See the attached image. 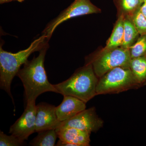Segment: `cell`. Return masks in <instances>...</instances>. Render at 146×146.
<instances>
[{"instance_id":"obj_1","label":"cell","mask_w":146,"mask_h":146,"mask_svg":"<svg viewBox=\"0 0 146 146\" xmlns=\"http://www.w3.org/2000/svg\"><path fill=\"white\" fill-rule=\"evenodd\" d=\"M49 45L39 51L37 57L27 60L17 74L24 88V96L26 104L35 102L37 97L47 92L58 94V91L48 80L44 68L45 56Z\"/></svg>"},{"instance_id":"obj_2","label":"cell","mask_w":146,"mask_h":146,"mask_svg":"<svg viewBox=\"0 0 146 146\" xmlns=\"http://www.w3.org/2000/svg\"><path fill=\"white\" fill-rule=\"evenodd\" d=\"M49 39L45 35L35 40L26 49L13 53L6 51L0 48V87L5 91L14 100L11 87L12 80L21 69L28 60L29 56L35 52L39 51L45 46L48 44Z\"/></svg>"},{"instance_id":"obj_3","label":"cell","mask_w":146,"mask_h":146,"mask_svg":"<svg viewBox=\"0 0 146 146\" xmlns=\"http://www.w3.org/2000/svg\"><path fill=\"white\" fill-rule=\"evenodd\" d=\"M99 78L92 65L86 63L70 78L54 84L58 94L64 96L75 97L86 103L97 96L96 87Z\"/></svg>"},{"instance_id":"obj_4","label":"cell","mask_w":146,"mask_h":146,"mask_svg":"<svg viewBox=\"0 0 146 146\" xmlns=\"http://www.w3.org/2000/svg\"><path fill=\"white\" fill-rule=\"evenodd\" d=\"M139 88L130 68L117 67L99 78L96 87L97 96L119 94Z\"/></svg>"},{"instance_id":"obj_5","label":"cell","mask_w":146,"mask_h":146,"mask_svg":"<svg viewBox=\"0 0 146 146\" xmlns=\"http://www.w3.org/2000/svg\"><path fill=\"white\" fill-rule=\"evenodd\" d=\"M131 58L129 49L122 47L111 49H102L98 52L87 58L86 63L92 65L98 78L114 68L119 67H128Z\"/></svg>"},{"instance_id":"obj_6","label":"cell","mask_w":146,"mask_h":146,"mask_svg":"<svg viewBox=\"0 0 146 146\" xmlns=\"http://www.w3.org/2000/svg\"><path fill=\"white\" fill-rule=\"evenodd\" d=\"M101 10L93 4L90 0H74L57 17L50 21L42 32L50 40L58 25L71 18L83 15L101 13Z\"/></svg>"},{"instance_id":"obj_7","label":"cell","mask_w":146,"mask_h":146,"mask_svg":"<svg viewBox=\"0 0 146 146\" xmlns=\"http://www.w3.org/2000/svg\"><path fill=\"white\" fill-rule=\"evenodd\" d=\"M103 121L97 115L95 108L84 110L74 117L61 122L58 128L73 127L89 133L96 132L103 126Z\"/></svg>"},{"instance_id":"obj_8","label":"cell","mask_w":146,"mask_h":146,"mask_svg":"<svg viewBox=\"0 0 146 146\" xmlns=\"http://www.w3.org/2000/svg\"><path fill=\"white\" fill-rule=\"evenodd\" d=\"M36 117L35 102L27 104L25 111L21 117L10 127L9 133L25 142L29 136L35 132Z\"/></svg>"},{"instance_id":"obj_9","label":"cell","mask_w":146,"mask_h":146,"mask_svg":"<svg viewBox=\"0 0 146 146\" xmlns=\"http://www.w3.org/2000/svg\"><path fill=\"white\" fill-rule=\"evenodd\" d=\"M54 106L40 103L36 105L35 132L49 129H56L61 122L58 119Z\"/></svg>"},{"instance_id":"obj_10","label":"cell","mask_w":146,"mask_h":146,"mask_svg":"<svg viewBox=\"0 0 146 146\" xmlns=\"http://www.w3.org/2000/svg\"><path fill=\"white\" fill-rule=\"evenodd\" d=\"M86 104L75 97L64 96L61 103L56 107V113L58 119L63 122L74 117L86 109Z\"/></svg>"},{"instance_id":"obj_11","label":"cell","mask_w":146,"mask_h":146,"mask_svg":"<svg viewBox=\"0 0 146 146\" xmlns=\"http://www.w3.org/2000/svg\"><path fill=\"white\" fill-rule=\"evenodd\" d=\"M59 140L76 146H90L91 133L73 127L58 128L56 129Z\"/></svg>"},{"instance_id":"obj_12","label":"cell","mask_w":146,"mask_h":146,"mask_svg":"<svg viewBox=\"0 0 146 146\" xmlns=\"http://www.w3.org/2000/svg\"><path fill=\"white\" fill-rule=\"evenodd\" d=\"M129 68L141 88L146 85V55L131 58Z\"/></svg>"},{"instance_id":"obj_13","label":"cell","mask_w":146,"mask_h":146,"mask_svg":"<svg viewBox=\"0 0 146 146\" xmlns=\"http://www.w3.org/2000/svg\"><path fill=\"white\" fill-rule=\"evenodd\" d=\"M124 18L123 14L118 16L111 36L103 50L111 49L121 46L123 39Z\"/></svg>"},{"instance_id":"obj_14","label":"cell","mask_w":146,"mask_h":146,"mask_svg":"<svg viewBox=\"0 0 146 146\" xmlns=\"http://www.w3.org/2000/svg\"><path fill=\"white\" fill-rule=\"evenodd\" d=\"M117 10L118 16L131 17L140 8L144 0H113Z\"/></svg>"},{"instance_id":"obj_15","label":"cell","mask_w":146,"mask_h":146,"mask_svg":"<svg viewBox=\"0 0 146 146\" xmlns=\"http://www.w3.org/2000/svg\"><path fill=\"white\" fill-rule=\"evenodd\" d=\"M123 39L121 47L129 49L140 36L130 17L124 16Z\"/></svg>"},{"instance_id":"obj_16","label":"cell","mask_w":146,"mask_h":146,"mask_svg":"<svg viewBox=\"0 0 146 146\" xmlns=\"http://www.w3.org/2000/svg\"><path fill=\"white\" fill-rule=\"evenodd\" d=\"M58 137L55 129H49L38 132V135L30 142L33 146H54Z\"/></svg>"},{"instance_id":"obj_17","label":"cell","mask_w":146,"mask_h":146,"mask_svg":"<svg viewBox=\"0 0 146 146\" xmlns=\"http://www.w3.org/2000/svg\"><path fill=\"white\" fill-rule=\"evenodd\" d=\"M129 50L131 58L146 55V35H140Z\"/></svg>"},{"instance_id":"obj_18","label":"cell","mask_w":146,"mask_h":146,"mask_svg":"<svg viewBox=\"0 0 146 146\" xmlns=\"http://www.w3.org/2000/svg\"><path fill=\"white\" fill-rule=\"evenodd\" d=\"M140 9L130 18L140 35H146V19Z\"/></svg>"},{"instance_id":"obj_19","label":"cell","mask_w":146,"mask_h":146,"mask_svg":"<svg viewBox=\"0 0 146 146\" xmlns=\"http://www.w3.org/2000/svg\"><path fill=\"white\" fill-rule=\"evenodd\" d=\"M25 145V142L21 141L14 135H7L1 131H0V146H21Z\"/></svg>"},{"instance_id":"obj_20","label":"cell","mask_w":146,"mask_h":146,"mask_svg":"<svg viewBox=\"0 0 146 146\" xmlns=\"http://www.w3.org/2000/svg\"><path fill=\"white\" fill-rule=\"evenodd\" d=\"M140 10L146 19V1H145L143 3L140 7Z\"/></svg>"},{"instance_id":"obj_21","label":"cell","mask_w":146,"mask_h":146,"mask_svg":"<svg viewBox=\"0 0 146 146\" xmlns=\"http://www.w3.org/2000/svg\"><path fill=\"white\" fill-rule=\"evenodd\" d=\"M13 1H16V0H0V3L1 4L5 3H9L10 2Z\"/></svg>"},{"instance_id":"obj_22","label":"cell","mask_w":146,"mask_h":146,"mask_svg":"<svg viewBox=\"0 0 146 146\" xmlns=\"http://www.w3.org/2000/svg\"><path fill=\"white\" fill-rule=\"evenodd\" d=\"M17 1L19 2L22 3L24 1H25V0H16Z\"/></svg>"},{"instance_id":"obj_23","label":"cell","mask_w":146,"mask_h":146,"mask_svg":"<svg viewBox=\"0 0 146 146\" xmlns=\"http://www.w3.org/2000/svg\"><path fill=\"white\" fill-rule=\"evenodd\" d=\"M145 1H146V0H145Z\"/></svg>"},{"instance_id":"obj_24","label":"cell","mask_w":146,"mask_h":146,"mask_svg":"<svg viewBox=\"0 0 146 146\" xmlns=\"http://www.w3.org/2000/svg\"><path fill=\"white\" fill-rule=\"evenodd\" d=\"M144 1H145V0H144Z\"/></svg>"}]
</instances>
